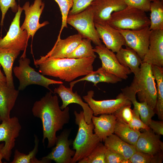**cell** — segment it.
I'll use <instances>...</instances> for the list:
<instances>
[{
  "label": "cell",
  "instance_id": "37",
  "mask_svg": "<svg viewBox=\"0 0 163 163\" xmlns=\"http://www.w3.org/2000/svg\"><path fill=\"white\" fill-rule=\"evenodd\" d=\"M18 7L16 0H0V8L2 12L1 26L3 25L5 14L9 8H11L12 12L16 13Z\"/></svg>",
  "mask_w": 163,
  "mask_h": 163
},
{
  "label": "cell",
  "instance_id": "17",
  "mask_svg": "<svg viewBox=\"0 0 163 163\" xmlns=\"http://www.w3.org/2000/svg\"><path fill=\"white\" fill-rule=\"evenodd\" d=\"M53 93L58 94L61 98L62 104L60 107L62 110L66 107L68 105L73 103L79 105L82 108L85 121L88 124L91 123V118L93 115L92 110L87 103L84 102L77 91L73 92L72 88L66 87L62 84L55 88Z\"/></svg>",
  "mask_w": 163,
  "mask_h": 163
},
{
  "label": "cell",
  "instance_id": "16",
  "mask_svg": "<svg viewBox=\"0 0 163 163\" xmlns=\"http://www.w3.org/2000/svg\"><path fill=\"white\" fill-rule=\"evenodd\" d=\"M142 62L163 67V30H151L148 49Z\"/></svg>",
  "mask_w": 163,
  "mask_h": 163
},
{
  "label": "cell",
  "instance_id": "10",
  "mask_svg": "<svg viewBox=\"0 0 163 163\" xmlns=\"http://www.w3.org/2000/svg\"><path fill=\"white\" fill-rule=\"evenodd\" d=\"M44 7L45 3L42 0H34L31 5L29 2H26L22 7L24 11L25 18L21 28L27 31L28 39L32 37V39L38 29L49 24L47 21L42 23L39 22Z\"/></svg>",
  "mask_w": 163,
  "mask_h": 163
},
{
  "label": "cell",
  "instance_id": "2",
  "mask_svg": "<svg viewBox=\"0 0 163 163\" xmlns=\"http://www.w3.org/2000/svg\"><path fill=\"white\" fill-rule=\"evenodd\" d=\"M95 58L82 59L54 58L41 56L34 60V64L44 75L59 78L68 82L85 75L93 71Z\"/></svg>",
  "mask_w": 163,
  "mask_h": 163
},
{
  "label": "cell",
  "instance_id": "46",
  "mask_svg": "<svg viewBox=\"0 0 163 163\" xmlns=\"http://www.w3.org/2000/svg\"><path fill=\"white\" fill-rule=\"evenodd\" d=\"M1 121L2 122V120H1V118L0 117V122H1Z\"/></svg>",
  "mask_w": 163,
  "mask_h": 163
},
{
  "label": "cell",
  "instance_id": "30",
  "mask_svg": "<svg viewBox=\"0 0 163 163\" xmlns=\"http://www.w3.org/2000/svg\"><path fill=\"white\" fill-rule=\"evenodd\" d=\"M150 11V30H163V1L151 2Z\"/></svg>",
  "mask_w": 163,
  "mask_h": 163
},
{
  "label": "cell",
  "instance_id": "8",
  "mask_svg": "<svg viewBox=\"0 0 163 163\" xmlns=\"http://www.w3.org/2000/svg\"><path fill=\"white\" fill-rule=\"evenodd\" d=\"M66 22L77 30L82 39L90 40L96 46L102 44L95 26L90 5L78 13L69 14Z\"/></svg>",
  "mask_w": 163,
  "mask_h": 163
},
{
  "label": "cell",
  "instance_id": "20",
  "mask_svg": "<svg viewBox=\"0 0 163 163\" xmlns=\"http://www.w3.org/2000/svg\"><path fill=\"white\" fill-rule=\"evenodd\" d=\"M19 91L9 87L6 82L0 83V117L2 121L8 120L18 97Z\"/></svg>",
  "mask_w": 163,
  "mask_h": 163
},
{
  "label": "cell",
  "instance_id": "22",
  "mask_svg": "<svg viewBox=\"0 0 163 163\" xmlns=\"http://www.w3.org/2000/svg\"><path fill=\"white\" fill-rule=\"evenodd\" d=\"M117 119L113 114H101L99 117L93 115L91 118L95 133L100 140L104 141L113 134Z\"/></svg>",
  "mask_w": 163,
  "mask_h": 163
},
{
  "label": "cell",
  "instance_id": "18",
  "mask_svg": "<svg viewBox=\"0 0 163 163\" xmlns=\"http://www.w3.org/2000/svg\"><path fill=\"white\" fill-rule=\"evenodd\" d=\"M94 24L100 39L107 48L117 53L123 46H126L125 39L118 30L108 24L94 23Z\"/></svg>",
  "mask_w": 163,
  "mask_h": 163
},
{
  "label": "cell",
  "instance_id": "35",
  "mask_svg": "<svg viewBox=\"0 0 163 163\" xmlns=\"http://www.w3.org/2000/svg\"><path fill=\"white\" fill-rule=\"evenodd\" d=\"M58 4L62 14V22L57 39L60 38L61 33L64 28H67L66 20L69 11L72 8V0H54Z\"/></svg>",
  "mask_w": 163,
  "mask_h": 163
},
{
  "label": "cell",
  "instance_id": "42",
  "mask_svg": "<svg viewBox=\"0 0 163 163\" xmlns=\"http://www.w3.org/2000/svg\"><path fill=\"white\" fill-rule=\"evenodd\" d=\"M149 126L155 134L160 136L163 135V120L157 121L152 120Z\"/></svg>",
  "mask_w": 163,
  "mask_h": 163
},
{
  "label": "cell",
  "instance_id": "31",
  "mask_svg": "<svg viewBox=\"0 0 163 163\" xmlns=\"http://www.w3.org/2000/svg\"><path fill=\"white\" fill-rule=\"evenodd\" d=\"M35 145L34 149L28 154H24L16 149L14 152V158L11 163H47L41 159L38 160L36 156L38 152L39 140L37 136L34 135Z\"/></svg>",
  "mask_w": 163,
  "mask_h": 163
},
{
  "label": "cell",
  "instance_id": "40",
  "mask_svg": "<svg viewBox=\"0 0 163 163\" xmlns=\"http://www.w3.org/2000/svg\"><path fill=\"white\" fill-rule=\"evenodd\" d=\"M94 0H72L73 4L69 14L78 13L88 8Z\"/></svg>",
  "mask_w": 163,
  "mask_h": 163
},
{
  "label": "cell",
  "instance_id": "21",
  "mask_svg": "<svg viewBox=\"0 0 163 163\" xmlns=\"http://www.w3.org/2000/svg\"><path fill=\"white\" fill-rule=\"evenodd\" d=\"M78 34L71 35L66 38L57 40L52 49L45 55L54 58H66L75 49L82 40Z\"/></svg>",
  "mask_w": 163,
  "mask_h": 163
},
{
  "label": "cell",
  "instance_id": "28",
  "mask_svg": "<svg viewBox=\"0 0 163 163\" xmlns=\"http://www.w3.org/2000/svg\"><path fill=\"white\" fill-rule=\"evenodd\" d=\"M152 70L157 83V98L155 111L161 120H163V68L152 66Z\"/></svg>",
  "mask_w": 163,
  "mask_h": 163
},
{
  "label": "cell",
  "instance_id": "7",
  "mask_svg": "<svg viewBox=\"0 0 163 163\" xmlns=\"http://www.w3.org/2000/svg\"><path fill=\"white\" fill-rule=\"evenodd\" d=\"M18 10L16 13L6 35L0 38V47L19 51H23L21 57H26V50L28 46V34L20 26V19L23 10L18 5Z\"/></svg>",
  "mask_w": 163,
  "mask_h": 163
},
{
  "label": "cell",
  "instance_id": "25",
  "mask_svg": "<svg viewBox=\"0 0 163 163\" xmlns=\"http://www.w3.org/2000/svg\"><path fill=\"white\" fill-rule=\"evenodd\" d=\"M20 52L0 47V64L5 74L7 84L10 87H14L12 75L13 65Z\"/></svg>",
  "mask_w": 163,
  "mask_h": 163
},
{
  "label": "cell",
  "instance_id": "32",
  "mask_svg": "<svg viewBox=\"0 0 163 163\" xmlns=\"http://www.w3.org/2000/svg\"><path fill=\"white\" fill-rule=\"evenodd\" d=\"M89 39H82V41L73 51L66 58L73 59H82L97 57Z\"/></svg>",
  "mask_w": 163,
  "mask_h": 163
},
{
  "label": "cell",
  "instance_id": "44",
  "mask_svg": "<svg viewBox=\"0 0 163 163\" xmlns=\"http://www.w3.org/2000/svg\"><path fill=\"white\" fill-rule=\"evenodd\" d=\"M4 143H2L0 144V163H2V159L3 158L2 150L4 146Z\"/></svg>",
  "mask_w": 163,
  "mask_h": 163
},
{
  "label": "cell",
  "instance_id": "14",
  "mask_svg": "<svg viewBox=\"0 0 163 163\" xmlns=\"http://www.w3.org/2000/svg\"><path fill=\"white\" fill-rule=\"evenodd\" d=\"M123 36L126 46L134 50L142 60L147 52L151 30L149 27L138 30H118Z\"/></svg>",
  "mask_w": 163,
  "mask_h": 163
},
{
  "label": "cell",
  "instance_id": "41",
  "mask_svg": "<svg viewBox=\"0 0 163 163\" xmlns=\"http://www.w3.org/2000/svg\"><path fill=\"white\" fill-rule=\"evenodd\" d=\"M105 154L106 163H121L125 158L121 155L105 147Z\"/></svg>",
  "mask_w": 163,
  "mask_h": 163
},
{
  "label": "cell",
  "instance_id": "36",
  "mask_svg": "<svg viewBox=\"0 0 163 163\" xmlns=\"http://www.w3.org/2000/svg\"><path fill=\"white\" fill-rule=\"evenodd\" d=\"M131 105L122 106L113 114L116 119L120 120L127 124L131 121L133 116V110L131 108Z\"/></svg>",
  "mask_w": 163,
  "mask_h": 163
},
{
  "label": "cell",
  "instance_id": "11",
  "mask_svg": "<svg viewBox=\"0 0 163 163\" xmlns=\"http://www.w3.org/2000/svg\"><path fill=\"white\" fill-rule=\"evenodd\" d=\"M21 129L18 119L15 116L2 121L0 124V142H4L2 152L3 158L7 161H10L16 139L19 136Z\"/></svg>",
  "mask_w": 163,
  "mask_h": 163
},
{
  "label": "cell",
  "instance_id": "5",
  "mask_svg": "<svg viewBox=\"0 0 163 163\" xmlns=\"http://www.w3.org/2000/svg\"><path fill=\"white\" fill-rule=\"evenodd\" d=\"M107 24L118 30H138L149 27V18L146 12L132 8L113 12Z\"/></svg>",
  "mask_w": 163,
  "mask_h": 163
},
{
  "label": "cell",
  "instance_id": "38",
  "mask_svg": "<svg viewBox=\"0 0 163 163\" xmlns=\"http://www.w3.org/2000/svg\"><path fill=\"white\" fill-rule=\"evenodd\" d=\"M132 120L128 124L129 126L133 129L139 131L141 129H148L149 127L145 124L141 120L137 110L133 108Z\"/></svg>",
  "mask_w": 163,
  "mask_h": 163
},
{
  "label": "cell",
  "instance_id": "43",
  "mask_svg": "<svg viewBox=\"0 0 163 163\" xmlns=\"http://www.w3.org/2000/svg\"><path fill=\"white\" fill-rule=\"evenodd\" d=\"M1 66L0 64V83L6 82V77L2 72L1 69Z\"/></svg>",
  "mask_w": 163,
  "mask_h": 163
},
{
  "label": "cell",
  "instance_id": "9",
  "mask_svg": "<svg viewBox=\"0 0 163 163\" xmlns=\"http://www.w3.org/2000/svg\"><path fill=\"white\" fill-rule=\"evenodd\" d=\"M94 95V91L90 90L83 98L92 110L94 116L104 114H113L122 106L132 104L122 92L114 99L96 100L93 98Z\"/></svg>",
  "mask_w": 163,
  "mask_h": 163
},
{
  "label": "cell",
  "instance_id": "6",
  "mask_svg": "<svg viewBox=\"0 0 163 163\" xmlns=\"http://www.w3.org/2000/svg\"><path fill=\"white\" fill-rule=\"evenodd\" d=\"M18 62L19 66L14 67L13 70L14 75L19 82V91L24 90L29 85H36L43 87L53 92L49 87L50 85L63 83L62 81L48 78L36 71L30 66V60L26 57H20Z\"/></svg>",
  "mask_w": 163,
  "mask_h": 163
},
{
  "label": "cell",
  "instance_id": "23",
  "mask_svg": "<svg viewBox=\"0 0 163 163\" xmlns=\"http://www.w3.org/2000/svg\"><path fill=\"white\" fill-rule=\"evenodd\" d=\"M115 55L120 63L124 67L129 69L134 76L139 73L142 60L134 50L128 47H122Z\"/></svg>",
  "mask_w": 163,
  "mask_h": 163
},
{
  "label": "cell",
  "instance_id": "29",
  "mask_svg": "<svg viewBox=\"0 0 163 163\" xmlns=\"http://www.w3.org/2000/svg\"><path fill=\"white\" fill-rule=\"evenodd\" d=\"M114 133L122 140L134 146L141 133L140 131L133 129L128 124L118 119Z\"/></svg>",
  "mask_w": 163,
  "mask_h": 163
},
{
  "label": "cell",
  "instance_id": "27",
  "mask_svg": "<svg viewBox=\"0 0 163 163\" xmlns=\"http://www.w3.org/2000/svg\"><path fill=\"white\" fill-rule=\"evenodd\" d=\"M136 93L133 91L128 92L126 96L136 109L139 114L141 120L149 126L152 117L155 114V110L145 102H138L136 99Z\"/></svg>",
  "mask_w": 163,
  "mask_h": 163
},
{
  "label": "cell",
  "instance_id": "13",
  "mask_svg": "<svg viewBox=\"0 0 163 163\" xmlns=\"http://www.w3.org/2000/svg\"><path fill=\"white\" fill-rule=\"evenodd\" d=\"M94 50L99 56L102 67L107 72L122 79H126L132 72L129 69L123 66L119 62L114 53L102 44L96 45Z\"/></svg>",
  "mask_w": 163,
  "mask_h": 163
},
{
  "label": "cell",
  "instance_id": "19",
  "mask_svg": "<svg viewBox=\"0 0 163 163\" xmlns=\"http://www.w3.org/2000/svg\"><path fill=\"white\" fill-rule=\"evenodd\" d=\"M142 130L135 146L136 150L152 155L163 152V142L160 140L161 136L150 128Z\"/></svg>",
  "mask_w": 163,
  "mask_h": 163
},
{
  "label": "cell",
  "instance_id": "3",
  "mask_svg": "<svg viewBox=\"0 0 163 163\" xmlns=\"http://www.w3.org/2000/svg\"><path fill=\"white\" fill-rule=\"evenodd\" d=\"M75 123L78 128L76 136L72 142L73 149L75 153L71 163H75L88 156L101 142L97 135L93 133L94 125L92 122L85 121L83 111L80 113L74 111Z\"/></svg>",
  "mask_w": 163,
  "mask_h": 163
},
{
  "label": "cell",
  "instance_id": "33",
  "mask_svg": "<svg viewBox=\"0 0 163 163\" xmlns=\"http://www.w3.org/2000/svg\"><path fill=\"white\" fill-rule=\"evenodd\" d=\"M128 159L131 163H161L163 154L152 155L136 151Z\"/></svg>",
  "mask_w": 163,
  "mask_h": 163
},
{
  "label": "cell",
  "instance_id": "26",
  "mask_svg": "<svg viewBox=\"0 0 163 163\" xmlns=\"http://www.w3.org/2000/svg\"><path fill=\"white\" fill-rule=\"evenodd\" d=\"M104 142L105 148L121 155L126 159L129 158L136 151L134 146L124 142L113 134L107 137Z\"/></svg>",
  "mask_w": 163,
  "mask_h": 163
},
{
  "label": "cell",
  "instance_id": "24",
  "mask_svg": "<svg viewBox=\"0 0 163 163\" xmlns=\"http://www.w3.org/2000/svg\"><path fill=\"white\" fill-rule=\"evenodd\" d=\"M122 80L115 75L107 72L101 67L97 70L88 73L82 78L71 82L69 83L70 88H73L76 83L85 81L91 82L94 84V86H96L97 84L100 82L115 84Z\"/></svg>",
  "mask_w": 163,
  "mask_h": 163
},
{
  "label": "cell",
  "instance_id": "39",
  "mask_svg": "<svg viewBox=\"0 0 163 163\" xmlns=\"http://www.w3.org/2000/svg\"><path fill=\"white\" fill-rule=\"evenodd\" d=\"M127 7L135 8L145 12L150 11V0H123Z\"/></svg>",
  "mask_w": 163,
  "mask_h": 163
},
{
  "label": "cell",
  "instance_id": "34",
  "mask_svg": "<svg viewBox=\"0 0 163 163\" xmlns=\"http://www.w3.org/2000/svg\"><path fill=\"white\" fill-rule=\"evenodd\" d=\"M105 147L101 142L87 157L79 161L78 163H106Z\"/></svg>",
  "mask_w": 163,
  "mask_h": 163
},
{
  "label": "cell",
  "instance_id": "4",
  "mask_svg": "<svg viewBox=\"0 0 163 163\" xmlns=\"http://www.w3.org/2000/svg\"><path fill=\"white\" fill-rule=\"evenodd\" d=\"M152 65L142 62L139 73L134 76L130 86L136 92L140 102H145L155 110L157 91Z\"/></svg>",
  "mask_w": 163,
  "mask_h": 163
},
{
  "label": "cell",
  "instance_id": "1",
  "mask_svg": "<svg viewBox=\"0 0 163 163\" xmlns=\"http://www.w3.org/2000/svg\"><path fill=\"white\" fill-rule=\"evenodd\" d=\"M53 92L46 93L40 100L36 101L32 109L34 117L40 119L42 124L43 138L44 145L45 139L48 143L47 147L54 146L57 140L56 133L62 129L65 125L68 123L70 119L69 108L67 106L61 109L56 95Z\"/></svg>",
  "mask_w": 163,
  "mask_h": 163
},
{
  "label": "cell",
  "instance_id": "45",
  "mask_svg": "<svg viewBox=\"0 0 163 163\" xmlns=\"http://www.w3.org/2000/svg\"><path fill=\"white\" fill-rule=\"evenodd\" d=\"M151 2L156 1H163V0H150Z\"/></svg>",
  "mask_w": 163,
  "mask_h": 163
},
{
  "label": "cell",
  "instance_id": "15",
  "mask_svg": "<svg viewBox=\"0 0 163 163\" xmlns=\"http://www.w3.org/2000/svg\"><path fill=\"white\" fill-rule=\"evenodd\" d=\"M95 23L107 24L114 12L126 8L123 0H94L91 3Z\"/></svg>",
  "mask_w": 163,
  "mask_h": 163
},
{
  "label": "cell",
  "instance_id": "12",
  "mask_svg": "<svg viewBox=\"0 0 163 163\" xmlns=\"http://www.w3.org/2000/svg\"><path fill=\"white\" fill-rule=\"evenodd\" d=\"M70 133L69 130H64L57 136L55 147L50 153L41 159L47 163L53 160L56 163H71L75 151L70 147L72 143L71 140L68 139Z\"/></svg>",
  "mask_w": 163,
  "mask_h": 163
}]
</instances>
